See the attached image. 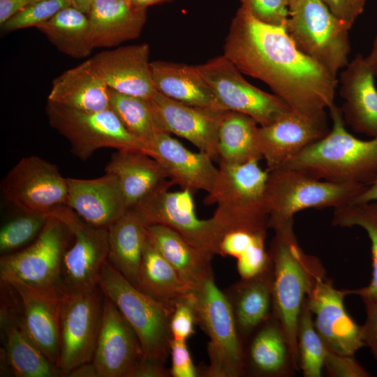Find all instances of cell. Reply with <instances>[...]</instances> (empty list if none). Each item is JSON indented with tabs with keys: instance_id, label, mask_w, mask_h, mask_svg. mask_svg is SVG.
<instances>
[{
	"instance_id": "1",
	"label": "cell",
	"mask_w": 377,
	"mask_h": 377,
	"mask_svg": "<svg viewBox=\"0 0 377 377\" xmlns=\"http://www.w3.org/2000/svg\"><path fill=\"white\" fill-rule=\"evenodd\" d=\"M223 55L293 110L323 116L334 104L337 77L301 52L286 27L258 21L242 3L231 21Z\"/></svg>"
},
{
	"instance_id": "2",
	"label": "cell",
	"mask_w": 377,
	"mask_h": 377,
	"mask_svg": "<svg viewBox=\"0 0 377 377\" xmlns=\"http://www.w3.org/2000/svg\"><path fill=\"white\" fill-rule=\"evenodd\" d=\"M294 219L274 228L269 253L272 260V316L288 341L294 362L300 370L297 326L303 304L317 279L326 275L320 260L300 247Z\"/></svg>"
},
{
	"instance_id": "3",
	"label": "cell",
	"mask_w": 377,
	"mask_h": 377,
	"mask_svg": "<svg viewBox=\"0 0 377 377\" xmlns=\"http://www.w3.org/2000/svg\"><path fill=\"white\" fill-rule=\"evenodd\" d=\"M329 111V133L281 167L321 179L367 185L377 176V136L367 140L355 137L346 128L341 108L334 104Z\"/></svg>"
},
{
	"instance_id": "4",
	"label": "cell",
	"mask_w": 377,
	"mask_h": 377,
	"mask_svg": "<svg viewBox=\"0 0 377 377\" xmlns=\"http://www.w3.org/2000/svg\"><path fill=\"white\" fill-rule=\"evenodd\" d=\"M218 168L217 179L204 203L216 205L212 218L223 233L233 230L267 232L268 170L260 166L258 160L242 164L219 163Z\"/></svg>"
},
{
	"instance_id": "5",
	"label": "cell",
	"mask_w": 377,
	"mask_h": 377,
	"mask_svg": "<svg viewBox=\"0 0 377 377\" xmlns=\"http://www.w3.org/2000/svg\"><path fill=\"white\" fill-rule=\"evenodd\" d=\"M365 186L318 179L295 168L268 170L266 199L269 228L293 220L297 212L310 208H336L350 203Z\"/></svg>"
},
{
	"instance_id": "6",
	"label": "cell",
	"mask_w": 377,
	"mask_h": 377,
	"mask_svg": "<svg viewBox=\"0 0 377 377\" xmlns=\"http://www.w3.org/2000/svg\"><path fill=\"white\" fill-rule=\"evenodd\" d=\"M98 285L134 330L142 357L165 365L170 350V320L173 310L131 283L108 260Z\"/></svg>"
},
{
	"instance_id": "7",
	"label": "cell",
	"mask_w": 377,
	"mask_h": 377,
	"mask_svg": "<svg viewBox=\"0 0 377 377\" xmlns=\"http://www.w3.org/2000/svg\"><path fill=\"white\" fill-rule=\"evenodd\" d=\"M198 324L209 338L206 376L239 377L246 374L243 341L230 300L212 276L193 291Z\"/></svg>"
},
{
	"instance_id": "8",
	"label": "cell",
	"mask_w": 377,
	"mask_h": 377,
	"mask_svg": "<svg viewBox=\"0 0 377 377\" xmlns=\"http://www.w3.org/2000/svg\"><path fill=\"white\" fill-rule=\"evenodd\" d=\"M286 29L298 50L337 77L349 63L350 28L322 0H297Z\"/></svg>"
},
{
	"instance_id": "9",
	"label": "cell",
	"mask_w": 377,
	"mask_h": 377,
	"mask_svg": "<svg viewBox=\"0 0 377 377\" xmlns=\"http://www.w3.org/2000/svg\"><path fill=\"white\" fill-rule=\"evenodd\" d=\"M73 234L59 218L50 215L38 237L26 247L0 258V279H16L47 293L66 292L62 263Z\"/></svg>"
},
{
	"instance_id": "10",
	"label": "cell",
	"mask_w": 377,
	"mask_h": 377,
	"mask_svg": "<svg viewBox=\"0 0 377 377\" xmlns=\"http://www.w3.org/2000/svg\"><path fill=\"white\" fill-rule=\"evenodd\" d=\"M46 114L50 126L70 143L71 152L84 161L105 147L150 154V147L124 126L110 108L84 112L47 101Z\"/></svg>"
},
{
	"instance_id": "11",
	"label": "cell",
	"mask_w": 377,
	"mask_h": 377,
	"mask_svg": "<svg viewBox=\"0 0 377 377\" xmlns=\"http://www.w3.org/2000/svg\"><path fill=\"white\" fill-rule=\"evenodd\" d=\"M105 295L99 286L66 291L59 309V352L57 366L61 376L92 362L101 327Z\"/></svg>"
},
{
	"instance_id": "12",
	"label": "cell",
	"mask_w": 377,
	"mask_h": 377,
	"mask_svg": "<svg viewBox=\"0 0 377 377\" xmlns=\"http://www.w3.org/2000/svg\"><path fill=\"white\" fill-rule=\"evenodd\" d=\"M174 185L167 179L134 207L147 226H166L192 245L219 254V244L223 232L212 217L200 219L195 213L193 191L182 188L172 191Z\"/></svg>"
},
{
	"instance_id": "13",
	"label": "cell",
	"mask_w": 377,
	"mask_h": 377,
	"mask_svg": "<svg viewBox=\"0 0 377 377\" xmlns=\"http://www.w3.org/2000/svg\"><path fill=\"white\" fill-rule=\"evenodd\" d=\"M198 68L215 96L221 111H235L252 117L260 126L269 125L290 108L274 94L255 87L223 54Z\"/></svg>"
},
{
	"instance_id": "14",
	"label": "cell",
	"mask_w": 377,
	"mask_h": 377,
	"mask_svg": "<svg viewBox=\"0 0 377 377\" xmlns=\"http://www.w3.org/2000/svg\"><path fill=\"white\" fill-rule=\"evenodd\" d=\"M6 200L24 212L50 214L59 205H67V178L57 167L37 156L20 160L1 184Z\"/></svg>"
},
{
	"instance_id": "15",
	"label": "cell",
	"mask_w": 377,
	"mask_h": 377,
	"mask_svg": "<svg viewBox=\"0 0 377 377\" xmlns=\"http://www.w3.org/2000/svg\"><path fill=\"white\" fill-rule=\"evenodd\" d=\"M61 219L70 228L73 242L65 252L62 281L66 291L98 286L108 260V229L89 226L68 205H59L50 214Z\"/></svg>"
},
{
	"instance_id": "16",
	"label": "cell",
	"mask_w": 377,
	"mask_h": 377,
	"mask_svg": "<svg viewBox=\"0 0 377 377\" xmlns=\"http://www.w3.org/2000/svg\"><path fill=\"white\" fill-rule=\"evenodd\" d=\"M346 290H339L326 275L317 279L306 300L314 316L315 328L327 349L354 356L365 346L362 325H357L344 306Z\"/></svg>"
},
{
	"instance_id": "17",
	"label": "cell",
	"mask_w": 377,
	"mask_h": 377,
	"mask_svg": "<svg viewBox=\"0 0 377 377\" xmlns=\"http://www.w3.org/2000/svg\"><path fill=\"white\" fill-rule=\"evenodd\" d=\"M326 115L311 116L290 109L272 124L259 126L258 136L267 170L283 166L330 131Z\"/></svg>"
},
{
	"instance_id": "18",
	"label": "cell",
	"mask_w": 377,
	"mask_h": 377,
	"mask_svg": "<svg viewBox=\"0 0 377 377\" xmlns=\"http://www.w3.org/2000/svg\"><path fill=\"white\" fill-rule=\"evenodd\" d=\"M142 356L134 330L114 302L105 295L92 360L98 377H130Z\"/></svg>"
},
{
	"instance_id": "19",
	"label": "cell",
	"mask_w": 377,
	"mask_h": 377,
	"mask_svg": "<svg viewBox=\"0 0 377 377\" xmlns=\"http://www.w3.org/2000/svg\"><path fill=\"white\" fill-rule=\"evenodd\" d=\"M161 128L219 161L218 128L221 113L169 98L157 91L149 98Z\"/></svg>"
},
{
	"instance_id": "20",
	"label": "cell",
	"mask_w": 377,
	"mask_h": 377,
	"mask_svg": "<svg viewBox=\"0 0 377 377\" xmlns=\"http://www.w3.org/2000/svg\"><path fill=\"white\" fill-rule=\"evenodd\" d=\"M13 289L21 323L41 352L57 365L59 352L61 297L39 290L16 279L1 280Z\"/></svg>"
},
{
	"instance_id": "21",
	"label": "cell",
	"mask_w": 377,
	"mask_h": 377,
	"mask_svg": "<svg viewBox=\"0 0 377 377\" xmlns=\"http://www.w3.org/2000/svg\"><path fill=\"white\" fill-rule=\"evenodd\" d=\"M91 59L109 89L147 99L156 92L147 43L103 51Z\"/></svg>"
},
{
	"instance_id": "22",
	"label": "cell",
	"mask_w": 377,
	"mask_h": 377,
	"mask_svg": "<svg viewBox=\"0 0 377 377\" xmlns=\"http://www.w3.org/2000/svg\"><path fill=\"white\" fill-rule=\"evenodd\" d=\"M13 303L3 294L1 305V332L3 349L1 358L5 367L17 377L61 376L57 366L36 346L24 330L20 320L15 296Z\"/></svg>"
},
{
	"instance_id": "23",
	"label": "cell",
	"mask_w": 377,
	"mask_h": 377,
	"mask_svg": "<svg viewBox=\"0 0 377 377\" xmlns=\"http://www.w3.org/2000/svg\"><path fill=\"white\" fill-rule=\"evenodd\" d=\"M67 205L85 223L108 229L128 209L117 177L107 173L92 179L67 178Z\"/></svg>"
},
{
	"instance_id": "24",
	"label": "cell",
	"mask_w": 377,
	"mask_h": 377,
	"mask_svg": "<svg viewBox=\"0 0 377 377\" xmlns=\"http://www.w3.org/2000/svg\"><path fill=\"white\" fill-rule=\"evenodd\" d=\"M149 156L163 168L168 178L182 188L212 190L219 174L207 154L193 151L166 131L160 132L149 144Z\"/></svg>"
},
{
	"instance_id": "25",
	"label": "cell",
	"mask_w": 377,
	"mask_h": 377,
	"mask_svg": "<svg viewBox=\"0 0 377 377\" xmlns=\"http://www.w3.org/2000/svg\"><path fill=\"white\" fill-rule=\"evenodd\" d=\"M375 75L360 54L340 74L339 94L343 121L359 133L377 136V89Z\"/></svg>"
},
{
	"instance_id": "26",
	"label": "cell",
	"mask_w": 377,
	"mask_h": 377,
	"mask_svg": "<svg viewBox=\"0 0 377 377\" xmlns=\"http://www.w3.org/2000/svg\"><path fill=\"white\" fill-rule=\"evenodd\" d=\"M94 48L111 47L136 38L146 22V9L129 0H95L87 13Z\"/></svg>"
},
{
	"instance_id": "27",
	"label": "cell",
	"mask_w": 377,
	"mask_h": 377,
	"mask_svg": "<svg viewBox=\"0 0 377 377\" xmlns=\"http://www.w3.org/2000/svg\"><path fill=\"white\" fill-rule=\"evenodd\" d=\"M47 101L84 112L110 108L109 88L91 59L57 77Z\"/></svg>"
},
{
	"instance_id": "28",
	"label": "cell",
	"mask_w": 377,
	"mask_h": 377,
	"mask_svg": "<svg viewBox=\"0 0 377 377\" xmlns=\"http://www.w3.org/2000/svg\"><path fill=\"white\" fill-rule=\"evenodd\" d=\"M148 239L193 291L213 276L214 254L186 241L173 230L158 224L146 227Z\"/></svg>"
},
{
	"instance_id": "29",
	"label": "cell",
	"mask_w": 377,
	"mask_h": 377,
	"mask_svg": "<svg viewBox=\"0 0 377 377\" xmlns=\"http://www.w3.org/2000/svg\"><path fill=\"white\" fill-rule=\"evenodd\" d=\"M244 351L246 373L269 377H292L298 370L286 337L272 316L251 335ZM250 336V337H251Z\"/></svg>"
},
{
	"instance_id": "30",
	"label": "cell",
	"mask_w": 377,
	"mask_h": 377,
	"mask_svg": "<svg viewBox=\"0 0 377 377\" xmlns=\"http://www.w3.org/2000/svg\"><path fill=\"white\" fill-rule=\"evenodd\" d=\"M151 72L158 93L186 105L222 112L197 66L155 61L151 62Z\"/></svg>"
},
{
	"instance_id": "31",
	"label": "cell",
	"mask_w": 377,
	"mask_h": 377,
	"mask_svg": "<svg viewBox=\"0 0 377 377\" xmlns=\"http://www.w3.org/2000/svg\"><path fill=\"white\" fill-rule=\"evenodd\" d=\"M105 172L117 177L128 209L134 207L169 179L153 157L134 150H117Z\"/></svg>"
},
{
	"instance_id": "32",
	"label": "cell",
	"mask_w": 377,
	"mask_h": 377,
	"mask_svg": "<svg viewBox=\"0 0 377 377\" xmlns=\"http://www.w3.org/2000/svg\"><path fill=\"white\" fill-rule=\"evenodd\" d=\"M147 226L139 212L131 208L108 228V261L135 286L147 237Z\"/></svg>"
},
{
	"instance_id": "33",
	"label": "cell",
	"mask_w": 377,
	"mask_h": 377,
	"mask_svg": "<svg viewBox=\"0 0 377 377\" xmlns=\"http://www.w3.org/2000/svg\"><path fill=\"white\" fill-rule=\"evenodd\" d=\"M272 281L271 265L263 273L249 279H242L236 286L233 300H230L242 341L249 338L272 316Z\"/></svg>"
},
{
	"instance_id": "34",
	"label": "cell",
	"mask_w": 377,
	"mask_h": 377,
	"mask_svg": "<svg viewBox=\"0 0 377 377\" xmlns=\"http://www.w3.org/2000/svg\"><path fill=\"white\" fill-rule=\"evenodd\" d=\"M136 287L174 310L176 304L189 296L193 289L156 251L146 237Z\"/></svg>"
},
{
	"instance_id": "35",
	"label": "cell",
	"mask_w": 377,
	"mask_h": 377,
	"mask_svg": "<svg viewBox=\"0 0 377 377\" xmlns=\"http://www.w3.org/2000/svg\"><path fill=\"white\" fill-rule=\"evenodd\" d=\"M259 126L246 114L223 112L218 128L219 163L242 164L262 159L258 136Z\"/></svg>"
},
{
	"instance_id": "36",
	"label": "cell",
	"mask_w": 377,
	"mask_h": 377,
	"mask_svg": "<svg viewBox=\"0 0 377 377\" xmlns=\"http://www.w3.org/2000/svg\"><path fill=\"white\" fill-rule=\"evenodd\" d=\"M61 52L76 59L89 55L94 49L86 13L70 6L36 27Z\"/></svg>"
},
{
	"instance_id": "37",
	"label": "cell",
	"mask_w": 377,
	"mask_h": 377,
	"mask_svg": "<svg viewBox=\"0 0 377 377\" xmlns=\"http://www.w3.org/2000/svg\"><path fill=\"white\" fill-rule=\"evenodd\" d=\"M332 223L341 228L358 226L366 231L371 242V279L367 286L346 290V293L357 295L362 300L377 302V202L348 203L334 208Z\"/></svg>"
},
{
	"instance_id": "38",
	"label": "cell",
	"mask_w": 377,
	"mask_h": 377,
	"mask_svg": "<svg viewBox=\"0 0 377 377\" xmlns=\"http://www.w3.org/2000/svg\"><path fill=\"white\" fill-rule=\"evenodd\" d=\"M110 108L126 128L136 138L149 144L161 131L149 99L121 94L109 89Z\"/></svg>"
},
{
	"instance_id": "39",
	"label": "cell",
	"mask_w": 377,
	"mask_h": 377,
	"mask_svg": "<svg viewBox=\"0 0 377 377\" xmlns=\"http://www.w3.org/2000/svg\"><path fill=\"white\" fill-rule=\"evenodd\" d=\"M300 369L304 377H320L328 349L318 334L306 298L303 304L297 326Z\"/></svg>"
},
{
	"instance_id": "40",
	"label": "cell",
	"mask_w": 377,
	"mask_h": 377,
	"mask_svg": "<svg viewBox=\"0 0 377 377\" xmlns=\"http://www.w3.org/2000/svg\"><path fill=\"white\" fill-rule=\"evenodd\" d=\"M5 223L0 231L1 256L22 249L33 242L45 226L50 214L24 212Z\"/></svg>"
},
{
	"instance_id": "41",
	"label": "cell",
	"mask_w": 377,
	"mask_h": 377,
	"mask_svg": "<svg viewBox=\"0 0 377 377\" xmlns=\"http://www.w3.org/2000/svg\"><path fill=\"white\" fill-rule=\"evenodd\" d=\"M72 6L71 0H42L29 3L3 24L6 31L35 27L45 22L64 8Z\"/></svg>"
},
{
	"instance_id": "42",
	"label": "cell",
	"mask_w": 377,
	"mask_h": 377,
	"mask_svg": "<svg viewBox=\"0 0 377 377\" xmlns=\"http://www.w3.org/2000/svg\"><path fill=\"white\" fill-rule=\"evenodd\" d=\"M267 234L259 235L237 259V272L242 279L254 277L272 265L269 251L265 249V242Z\"/></svg>"
},
{
	"instance_id": "43",
	"label": "cell",
	"mask_w": 377,
	"mask_h": 377,
	"mask_svg": "<svg viewBox=\"0 0 377 377\" xmlns=\"http://www.w3.org/2000/svg\"><path fill=\"white\" fill-rule=\"evenodd\" d=\"M197 324L194 297L189 296L179 300L175 305L170 320L172 339L185 341L195 333Z\"/></svg>"
},
{
	"instance_id": "44",
	"label": "cell",
	"mask_w": 377,
	"mask_h": 377,
	"mask_svg": "<svg viewBox=\"0 0 377 377\" xmlns=\"http://www.w3.org/2000/svg\"><path fill=\"white\" fill-rule=\"evenodd\" d=\"M258 21L269 25L286 27L289 17L287 0H240Z\"/></svg>"
},
{
	"instance_id": "45",
	"label": "cell",
	"mask_w": 377,
	"mask_h": 377,
	"mask_svg": "<svg viewBox=\"0 0 377 377\" xmlns=\"http://www.w3.org/2000/svg\"><path fill=\"white\" fill-rule=\"evenodd\" d=\"M332 377H369L366 370L352 355H340L328 350L324 363Z\"/></svg>"
},
{
	"instance_id": "46",
	"label": "cell",
	"mask_w": 377,
	"mask_h": 377,
	"mask_svg": "<svg viewBox=\"0 0 377 377\" xmlns=\"http://www.w3.org/2000/svg\"><path fill=\"white\" fill-rule=\"evenodd\" d=\"M267 232L233 230L226 232L219 244V254L237 258L257 237Z\"/></svg>"
},
{
	"instance_id": "47",
	"label": "cell",
	"mask_w": 377,
	"mask_h": 377,
	"mask_svg": "<svg viewBox=\"0 0 377 377\" xmlns=\"http://www.w3.org/2000/svg\"><path fill=\"white\" fill-rule=\"evenodd\" d=\"M185 341L172 339L170 353L172 367L170 374L174 377H195L197 369L194 366L191 353Z\"/></svg>"
},
{
	"instance_id": "48",
	"label": "cell",
	"mask_w": 377,
	"mask_h": 377,
	"mask_svg": "<svg viewBox=\"0 0 377 377\" xmlns=\"http://www.w3.org/2000/svg\"><path fill=\"white\" fill-rule=\"evenodd\" d=\"M329 10L350 29L364 11L367 0H322Z\"/></svg>"
},
{
	"instance_id": "49",
	"label": "cell",
	"mask_w": 377,
	"mask_h": 377,
	"mask_svg": "<svg viewBox=\"0 0 377 377\" xmlns=\"http://www.w3.org/2000/svg\"><path fill=\"white\" fill-rule=\"evenodd\" d=\"M362 302L366 311V319L362 325V340L377 363V302L366 300Z\"/></svg>"
},
{
	"instance_id": "50",
	"label": "cell",
	"mask_w": 377,
	"mask_h": 377,
	"mask_svg": "<svg viewBox=\"0 0 377 377\" xmlns=\"http://www.w3.org/2000/svg\"><path fill=\"white\" fill-rule=\"evenodd\" d=\"M169 374L165 365L156 361L142 357L130 377H165Z\"/></svg>"
},
{
	"instance_id": "51",
	"label": "cell",
	"mask_w": 377,
	"mask_h": 377,
	"mask_svg": "<svg viewBox=\"0 0 377 377\" xmlns=\"http://www.w3.org/2000/svg\"><path fill=\"white\" fill-rule=\"evenodd\" d=\"M31 3V0H0L1 25Z\"/></svg>"
},
{
	"instance_id": "52",
	"label": "cell",
	"mask_w": 377,
	"mask_h": 377,
	"mask_svg": "<svg viewBox=\"0 0 377 377\" xmlns=\"http://www.w3.org/2000/svg\"><path fill=\"white\" fill-rule=\"evenodd\" d=\"M377 202V176L350 203Z\"/></svg>"
},
{
	"instance_id": "53",
	"label": "cell",
	"mask_w": 377,
	"mask_h": 377,
	"mask_svg": "<svg viewBox=\"0 0 377 377\" xmlns=\"http://www.w3.org/2000/svg\"><path fill=\"white\" fill-rule=\"evenodd\" d=\"M67 376L69 377H98L96 368L92 363L87 362L73 369Z\"/></svg>"
},
{
	"instance_id": "54",
	"label": "cell",
	"mask_w": 377,
	"mask_h": 377,
	"mask_svg": "<svg viewBox=\"0 0 377 377\" xmlns=\"http://www.w3.org/2000/svg\"><path fill=\"white\" fill-rule=\"evenodd\" d=\"M365 59L375 76H377V34L373 41L371 50Z\"/></svg>"
},
{
	"instance_id": "55",
	"label": "cell",
	"mask_w": 377,
	"mask_h": 377,
	"mask_svg": "<svg viewBox=\"0 0 377 377\" xmlns=\"http://www.w3.org/2000/svg\"><path fill=\"white\" fill-rule=\"evenodd\" d=\"M172 0H129L133 6L139 9H147V7Z\"/></svg>"
},
{
	"instance_id": "56",
	"label": "cell",
	"mask_w": 377,
	"mask_h": 377,
	"mask_svg": "<svg viewBox=\"0 0 377 377\" xmlns=\"http://www.w3.org/2000/svg\"><path fill=\"white\" fill-rule=\"evenodd\" d=\"M95 0H71L72 6L87 15Z\"/></svg>"
},
{
	"instance_id": "57",
	"label": "cell",
	"mask_w": 377,
	"mask_h": 377,
	"mask_svg": "<svg viewBox=\"0 0 377 377\" xmlns=\"http://www.w3.org/2000/svg\"><path fill=\"white\" fill-rule=\"evenodd\" d=\"M289 4V8L293 6L297 0H287Z\"/></svg>"
},
{
	"instance_id": "58",
	"label": "cell",
	"mask_w": 377,
	"mask_h": 377,
	"mask_svg": "<svg viewBox=\"0 0 377 377\" xmlns=\"http://www.w3.org/2000/svg\"><path fill=\"white\" fill-rule=\"evenodd\" d=\"M38 1H42V0H31L32 2Z\"/></svg>"
}]
</instances>
